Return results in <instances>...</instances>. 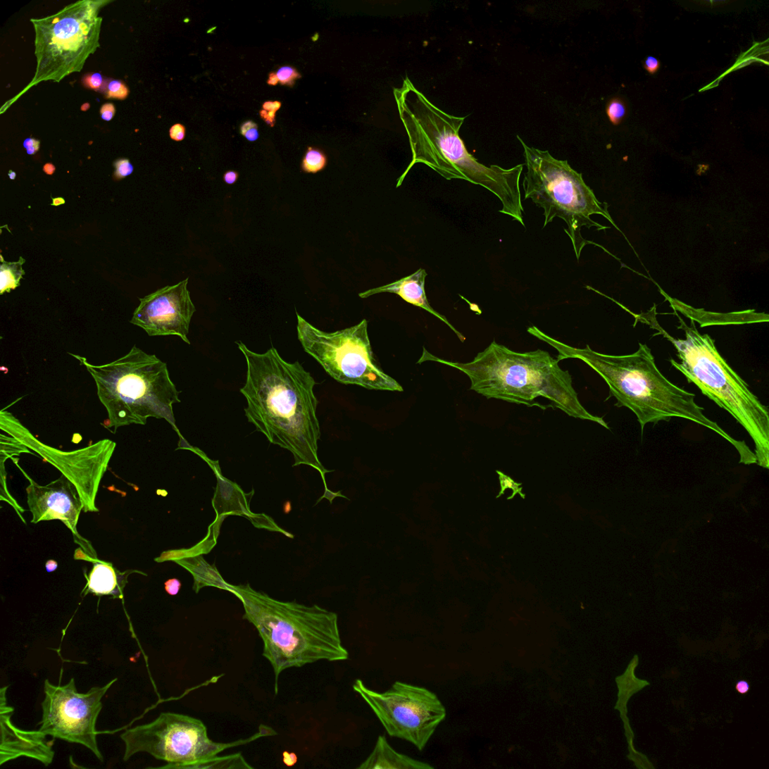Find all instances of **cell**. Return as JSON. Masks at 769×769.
Here are the masks:
<instances>
[{
	"label": "cell",
	"mask_w": 769,
	"mask_h": 769,
	"mask_svg": "<svg viewBox=\"0 0 769 769\" xmlns=\"http://www.w3.org/2000/svg\"><path fill=\"white\" fill-rule=\"evenodd\" d=\"M279 82L277 74L271 73L269 76V80L268 84L270 85H276Z\"/></svg>",
	"instance_id": "f6af8a7d"
},
{
	"label": "cell",
	"mask_w": 769,
	"mask_h": 769,
	"mask_svg": "<svg viewBox=\"0 0 769 769\" xmlns=\"http://www.w3.org/2000/svg\"><path fill=\"white\" fill-rule=\"evenodd\" d=\"M185 127L182 124H175L170 130V137L172 139L180 142L184 140L185 138Z\"/></svg>",
	"instance_id": "d590c367"
},
{
	"label": "cell",
	"mask_w": 769,
	"mask_h": 769,
	"mask_svg": "<svg viewBox=\"0 0 769 769\" xmlns=\"http://www.w3.org/2000/svg\"><path fill=\"white\" fill-rule=\"evenodd\" d=\"M327 164V158L325 154L320 149L310 146L303 158L301 169L305 173L316 174L324 170Z\"/></svg>",
	"instance_id": "d4e9b609"
},
{
	"label": "cell",
	"mask_w": 769,
	"mask_h": 769,
	"mask_svg": "<svg viewBox=\"0 0 769 769\" xmlns=\"http://www.w3.org/2000/svg\"><path fill=\"white\" fill-rule=\"evenodd\" d=\"M44 172L47 175H53L55 172V166L51 163H47L44 166Z\"/></svg>",
	"instance_id": "ee69618b"
},
{
	"label": "cell",
	"mask_w": 769,
	"mask_h": 769,
	"mask_svg": "<svg viewBox=\"0 0 769 769\" xmlns=\"http://www.w3.org/2000/svg\"><path fill=\"white\" fill-rule=\"evenodd\" d=\"M299 340L304 350L338 382L370 390L404 392L400 383L384 372L373 352L368 322L327 332L297 313Z\"/></svg>",
	"instance_id": "30bf717a"
},
{
	"label": "cell",
	"mask_w": 769,
	"mask_h": 769,
	"mask_svg": "<svg viewBox=\"0 0 769 769\" xmlns=\"http://www.w3.org/2000/svg\"><path fill=\"white\" fill-rule=\"evenodd\" d=\"M527 332L558 352V361L580 359L594 369L607 383L609 397L617 400L618 407L625 406L635 413L642 434L648 423L683 418L712 430L725 438L740 455V463L753 465L757 460L744 441L733 439L716 423L709 420L704 409L695 402L696 395L675 386L665 378L655 364L651 349L639 344L637 352L626 356H611L594 351L589 346L575 348L556 340L535 326Z\"/></svg>",
	"instance_id": "3957f363"
},
{
	"label": "cell",
	"mask_w": 769,
	"mask_h": 769,
	"mask_svg": "<svg viewBox=\"0 0 769 769\" xmlns=\"http://www.w3.org/2000/svg\"><path fill=\"white\" fill-rule=\"evenodd\" d=\"M393 94L412 153L411 163L397 187L415 164H424L446 180H463L488 189L501 201L500 213L517 222L523 220L520 177L524 165L504 168L479 163L459 137L466 117L451 115L437 108L408 77Z\"/></svg>",
	"instance_id": "7a4b0ae2"
},
{
	"label": "cell",
	"mask_w": 769,
	"mask_h": 769,
	"mask_svg": "<svg viewBox=\"0 0 769 769\" xmlns=\"http://www.w3.org/2000/svg\"><path fill=\"white\" fill-rule=\"evenodd\" d=\"M221 743L211 740L205 723L188 715L163 712L154 721L127 730L120 734L125 744L123 761L138 753H148L166 763L162 768H192L221 752L263 737Z\"/></svg>",
	"instance_id": "8fae6325"
},
{
	"label": "cell",
	"mask_w": 769,
	"mask_h": 769,
	"mask_svg": "<svg viewBox=\"0 0 769 769\" xmlns=\"http://www.w3.org/2000/svg\"><path fill=\"white\" fill-rule=\"evenodd\" d=\"M8 687L1 689V723L2 743L1 761L0 764L27 756L37 760L45 765H49L54 759V752L51 742H46L44 734L38 731H26L16 727L11 721L13 714V708L7 704L6 692Z\"/></svg>",
	"instance_id": "e0dca14e"
},
{
	"label": "cell",
	"mask_w": 769,
	"mask_h": 769,
	"mask_svg": "<svg viewBox=\"0 0 769 769\" xmlns=\"http://www.w3.org/2000/svg\"><path fill=\"white\" fill-rule=\"evenodd\" d=\"M189 279L139 299L130 323L151 337L175 335L187 344L189 325L196 311L188 289Z\"/></svg>",
	"instance_id": "9a60e30c"
},
{
	"label": "cell",
	"mask_w": 769,
	"mask_h": 769,
	"mask_svg": "<svg viewBox=\"0 0 769 769\" xmlns=\"http://www.w3.org/2000/svg\"><path fill=\"white\" fill-rule=\"evenodd\" d=\"M132 572L120 573L111 563L98 561L89 575L86 592L97 596L111 595L122 599L128 576Z\"/></svg>",
	"instance_id": "44dd1931"
},
{
	"label": "cell",
	"mask_w": 769,
	"mask_h": 769,
	"mask_svg": "<svg viewBox=\"0 0 769 769\" xmlns=\"http://www.w3.org/2000/svg\"><path fill=\"white\" fill-rule=\"evenodd\" d=\"M281 107L280 101H266L263 105L264 110L276 112Z\"/></svg>",
	"instance_id": "b9f144b4"
},
{
	"label": "cell",
	"mask_w": 769,
	"mask_h": 769,
	"mask_svg": "<svg viewBox=\"0 0 769 769\" xmlns=\"http://www.w3.org/2000/svg\"><path fill=\"white\" fill-rule=\"evenodd\" d=\"M736 689L740 694H746L749 692L751 686L747 681L740 680L737 682Z\"/></svg>",
	"instance_id": "60d3db41"
},
{
	"label": "cell",
	"mask_w": 769,
	"mask_h": 769,
	"mask_svg": "<svg viewBox=\"0 0 769 769\" xmlns=\"http://www.w3.org/2000/svg\"><path fill=\"white\" fill-rule=\"evenodd\" d=\"M114 165L115 167V176L118 179L126 177L133 173V165L127 159H119L115 162Z\"/></svg>",
	"instance_id": "4dcf8cb0"
},
{
	"label": "cell",
	"mask_w": 769,
	"mask_h": 769,
	"mask_svg": "<svg viewBox=\"0 0 769 769\" xmlns=\"http://www.w3.org/2000/svg\"><path fill=\"white\" fill-rule=\"evenodd\" d=\"M25 259L20 257L15 263L3 262L0 266V292L1 294L10 292L20 286V281L25 275L22 266Z\"/></svg>",
	"instance_id": "603a6c76"
},
{
	"label": "cell",
	"mask_w": 769,
	"mask_h": 769,
	"mask_svg": "<svg viewBox=\"0 0 769 769\" xmlns=\"http://www.w3.org/2000/svg\"><path fill=\"white\" fill-rule=\"evenodd\" d=\"M8 176L11 180H15L16 177V173L13 171H9Z\"/></svg>",
	"instance_id": "bcb514c9"
},
{
	"label": "cell",
	"mask_w": 769,
	"mask_h": 769,
	"mask_svg": "<svg viewBox=\"0 0 769 769\" xmlns=\"http://www.w3.org/2000/svg\"><path fill=\"white\" fill-rule=\"evenodd\" d=\"M606 111L609 121L614 126H618L627 114L626 101L620 97L611 99L606 105Z\"/></svg>",
	"instance_id": "484cf974"
},
{
	"label": "cell",
	"mask_w": 769,
	"mask_h": 769,
	"mask_svg": "<svg viewBox=\"0 0 769 769\" xmlns=\"http://www.w3.org/2000/svg\"><path fill=\"white\" fill-rule=\"evenodd\" d=\"M227 592L239 599L244 619L256 627L263 642V657L275 673V694L285 670L321 661L349 659L336 613L318 605L277 601L249 584L229 583Z\"/></svg>",
	"instance_id": "277c9868"
},
{
	"label": "cell",
	"mask_w": 769,
	"mask_h": 769,
	"mask_svg": "<svg viewBox=\"0 0 769 769\" xmlns=\"http://www.w3.org/2000/svg\"><path fill=\"white\" fill-rule=\"evenodd\" d=\"M241 133L248 141L251 142L256 141L259 137L257 124L251 120L242 124Z\"/></svg>",
	"instance_id": "1f68e13d"
},
{
	"label": "cell",
	"mask_w": 769,
	"mask_h": 769,
	"mask_svg": "<svg viewBox=\"0 0 769 769\" xmlns=\"http://www.w3.org/2000/svg\"><path fill=\"white\" fill-rule=\"evenodd\" d=\"M275 113L276 112L274 111H267L265 110H263L260 111V115H261V117H263L265 120V122L269 124V125L273 127L275 125Z\"/></svg>",
	"instance_id": "ab89813d"
},
{
	"label": "cell",
	"mask_w": 769,
	"mask_h": 769,
	"mask_svg": "<svg viewBox=\"0 0 769 769\" xmlns=\"http://www.w3.org/2000/svg\"><path fill=\"white\" fill-rule=\"evenodd\" d=\"M239 173L235 171L225 173L223 175L224 182L229 185H232L237 182V179H239Z\"/></svg>",
	"instance_id": "f35d334b"
},
{
	"label": "cell",
	"mask_w": 769,
	"mask_h": 769,
	"mask_svg": "<svg viewBox=\"0 0 769 769\" xmlns=\"http://www.w3.org/2000/svg\"><path fill=\"white\" fill-rule=\"evenodd\" d=\"M24 146L29 155L37 154L40 148V142L37 139L29 138L24 142Z\"/></svg>",
	"instance_id": "8d00e7d4"
},
{
	"label": "cell",
	"mask_w": 769,
	"mask_h": 769,
	"mask_svg": "<svg viewBox=\"0 0 769 769\" xmlns=\"http://www.w3.org/2000/svg\"><path fill=\"white\" fill-rule=\"evenodd\" d=\"M496 473L499 475V480L501 483V491L497 497H500L502 494H504L506 490L510 489L513 491V494L511 496L508 497V500L513 499L516 494H519L520 496H521L523 499H525V495L523 492L521 483L515 482L513 479H511L510 477L506 476V474L501 471H496Z\"/></svg>",
	"instance_id": "83f0119b"
},
{
	"label": "cell",
	"mask_w": 769,
	"mask_h": 769,
	"mask_svg": "<svg viewBox=\"0 0 769 769\" xmlns=\"http://www.w3.org/2000/svg\"><path fill=\"white\" fill-rule=\"evenodd\" d=\"M107 99H125L130 93L129 88L123 82L115 79H106L103 89L101 90Z\"/></svg>",
	"instance_id": "4316f807"
},
{
	"label": "cell",
	"mask_w": 769,
	"mask_h": 769,
	"mask_svg": "<svg viewBox=\"0 0 769 769\" xmlns=\"http://www.w3.org/2000/svg\"><path fill=\"white\" fill-rule=\"evenodd\" d=\"M192 768H254L242 754L225 756H214L213 758L196 764Z\"/></svg>",
	"instance_id": "cb8c5ba5"
},
{
	"label": "cell",
	"mask_w": 769,
	"mask_h": 769,
	"mask_svg": "<svg viewBox=\"0 0 769 769\" xmlns=\"http://www.w3.org/2000/svg\"><path fill=\"white\" fill-rule=\"evenodd\" d=\"M643 66L644 70L650 75H654L661 69V62L658 59L654 58V56H649L648 58L644 60Z\"/></svg>",
	"instance_id": "d6a6232c"
},
{
	"label": "cell",
	"mask_w": 769,
	"mask_h": 769,
	"mask_svg": "<svg viewBox=\"0 0 769 769\" xmlns=\"http://www.w3.org/2000/svg\"><path fill=\"white\" fill-rule=\"evenodd\" d=\"M523 146L527 173L523 180L525 199H531L544 210V227L558 218L568 225L564 230L573 244L577 260L587 244L582 229H607L592 220V215H601L617 228L611 218L606 203L596 199L594 191L584 182L582 175L571 168L567 161L554 158L549 151L531 148L518 137Z\"/></svg>",
	"instance_id": "ba28073f"
},
{
	"label": "cell",
	"mask_w": 769,
	"mask_h": 769,
	"mask_svg": "<svg viewBox=\"0 0 769 769\" xmlns=\"http://www.w3.org/2000/svg\"><path fill=\"white\" fill-rule=\"evenodd\" d=\"M117 681L115 678L104 687H94L87 693L80 694L74 678L64 686H55L45 680L39 730L45 736L82 744L104 763L96 739V722L103 709L101 699Z\"/></svg>",
	"instance_id": "4fadbf2b"
},
{
	"label": "cell",
	"mask_w": 769,
	"mask_h": 769,
	"mask_svg": "<svg viewBox=\"0 0 769 769\" xmlns=\"http://www.w3.org/2000/svg\"><path fill=\"white\" fill-rule=\"evenodd\" d=\"M111 2L81 0L52 15L30 20L36 33L37 66L28 88L44 82H60L82 70L100 46L103 18L99 13Z\"/></svg>",
	"instance_id": "9c48e42d"
},
{
	"label": "cell",
	"mask_w": 769,
	"mask_h": 769,
	"mask_svg": "<svg viewBox=\"0 0 769 769\" xmlns=\"http://www.w3.org/2000/svg\"><path fill=\"white\" fill-rule=\"evenodd\" d=\"M1 432L14 437L23 446L37 452L44 461L58 468L77 488L84 511L99 512L95 504L99 483L107 471L116 443L108 439L75 451H62L45 445L5 409L0 413Z\"/></svg>",
	"instance_id": "5bb4252c"
},
{
	"label": "cell",
	"mask_w": 769,
	"mask_h": 769,
	"mask_svg": "<svg viewBox=\"0 0 769 769\" xmlns=\"http://www.w3.org/2000/svg\"><path fill=\"white\" fill-rule=\"evenodd\" d=\"M45 567H46V570H47L48 573H52V572L55 571L56 570V568H58V563H56V561H53V560H50V561H47L46 565H45Z\"/></svg>",
	"instance_id": "7bdbcfd3"
},
{
	"label": "cell",
	"mask_w": 769,
	"mask_h": 769,
	"mask_svg": "<svg viewBox=\"0 0 769 769\" xmlns=\"http://www.w3.org/2000/svg\"><path fill=\"white\" fill-rule=\"evenodd\" d=\"M678 329L685 340L675 339L657 323L652 327L675 347L681 363L670 358L672 366L680 370L689 383L696 386L720 408L727 411L749 433L755 444L757 463L769 466L768 410L718 353L715 341L700 334L694 321L688 326L681 318Z\"/></svg>",
	"instance_id": "52a82bcc"
},
{
	"label": "cell",
	"mask_w": 769,
	"mask_h": 769,
	"mask_svg": "<svg viewBox=\"0 0 769 769\" xmlns=\"http://www.w3.org/2000/svg\"><path fill=\"white\" fill-rule=\"evenodd\" d=\"M358 769H432L428 763L395 751L384 736H380L368 758Z\"/></svg>",
	"instance_id": "ffe728a7"
},
{
	"label": "cell",
	"mask_w": 769,
	"mask_h": 769,
	"mask_svg": "<svg viewBox=\"0 0 769 769\" xmlns=\"http://www.w3.org/2000/svg\"><path fill=\"white\" fill-rule=\"evenodd\" d=\"M94 378L99 401L108 420L103 425L114 427L144 425L149 418H163L175 431L173 405L180 403L177 391L167 365L155 355L134 346L125 356L112 363L94 365L86 358L73 355Z\"/></svg>",
	"instance_id": "8992f818"
},
{
	"label": "cell",
	"mask_w": 769,
	"mask_h": 769,
	"mask_svg": "<svg viewBox=\"0 0 769 769\" xmlns=\"http://www.w3.org/2000/svg\"><path fill=\"white\" fill-rule=\"evenodd\" d=\"M353 688L390 737L411 742L420 751L446 717L437 696L423 687L396 682L387 692H378L357 680Z\"/></svg>",
	"instance_id": "7c38bea8"
},
{
	"label": "cell",
	"mask_w": 769,
	"mask_h": 769,
	"mask_svg": "<svg viewBox=\"0 0 769 769\" xmlns=\"http://www.w3.org/2000/svg\"><path fill=\"white\" fill-rule=\"evenodd\" d=\"M277 76L279 82L282 85L289 86H293V85L295 84V82L301 77V75L295 68L291 66L280 68L277 73Z\"/></svg>",
	"instance_id": "f1b7e54d"
},
{
	"label": "cell",
	"mask_w": 769,
	"mask_h": 769,
	"mask_svg": "<svg viewBox=\"0 0 769 769\" xmlns=\"http://www.w3.org/2000/svg\"><path fill=\"white\" fill-rule=\"evenodd\" d=\"M206 461L216 475L218 480L212 500L217 516L208 530L218 537L222 523L229 515L246 517L251 519V521L256 527H263L267 516L263 518L264 515H254L251 511V501L254 491L245 493L239 484L223 476L218 461L214 462L208 458Z\"/></svg>",
	"instance_id": "ac0fdd59"
},
{
	"label": "cell",
	"mask_w": 769,
	"mask_h": 769,
	"mask_svg": "<svg viewBox=\"0 0 769 769\" xmlns=\"http://www.w3.org/2000/svg\"><path fill=\"white\" fill-rule=\"evenodd\" d=\"M236 344L246 361V382L240 392L247 401L244 412L249 423L271 444L290 451L293 467L307 465L320 473L325 492L316 504L325 499L332 504L336 497H344L341 491L327 488L325 474L334 470H327L319 459V402L311 373L299 361L287 363L275 347L259 354L241 342Z\"/></svg>",
	"instance_id": "6da1fadb"
},
{
	"label": "cell",
	"mask_w": 769,
	"mask_h": 769,
	"mask_svg": "<svg viewBox=\"0 0 769 769\" xmlns=\"http://www.w3.org/2000/svg\"><path fill=\"white\" fill-rule=\"evenodd\" d=\"M115 112L116 110L114 104H106L101 107V118L106 121H110L113 119V118H114Z\"/></svg>",
	"instance_id": "836d02e7"
},
{
	"label": "cell",
	"mask_w": 769,
	"mask_h": 769,
	"mask_svg": "<svg viewBox=\"0 0 769 769\" xmlns=\"http://www.w3.org/2000/svg\"><path fill=\"white\" fill-rule=\"evenodd\" d=\"M429 361L463 372L471 382L470 389L486 399L530 407L537 406L546 410V406L535 401L539 397L545 398L553 407L573 418L592 421L610 429L603 418L595 416L584 408L573 387L569 372L562 370L558 361L544 350L517 353L493 342L470 363H459L439 358L424 348L417 363Z\"/></svg>",
	"instance_id": "5b68a950"
},
{
	"label": "cell",
	"mask_w": 769,
	"mask_h": 769,
	"mask_svg": "<svg viewBox=\"0 0 769 769\" xmlns=\"http://www.w3.org/2000/svg\"><path fill=\"white\" fill-rule=\"evenodd\" d=\"M182 585V582L177 579L168 580L165 582V589L169 595L175 596L179 593Z\"/></svg>",
	"instance_id": "e575fe53"
},
{
	"label": "cell",
	"mask_w": 769,
	"mask_h": 769,
	"mask_svg": "<svg viewBox=\"0 0 769 769\" xmlns=\"http://www.w3.org/2000/svg\"><path fill=\"white\" fill-rule=\"evenodd\" d=\"M173 561L194 576V590L196 594L205 587L227 591L229 583L223 579L217 568L210 565L201 555L180 558Z\"/></svg>",
	"instance_id": "7402d4cb"
},
{
	"label": "cell",
	"mask_w": 769,
	"mask_h": 769,
	"mask_svg": "<svg viewBox=\"0 0 769 769\" xmlns=\"http://www.w3.org/2000/svg\"><path fill=\"white\" fill-rule=\"evenodd\" d=\"M427 276V274L426 270L423 268H420L410 276L392 282V284L361 292L358 296L361 299H367L380 293L389 292L396 294V295L399 296L405 301L415 305L416 307L423 308L436 316L439 320L445 323V324L457 335L462 342H465V338L451 325L445 316L436 311L431 306V304H430L425 290V279Z\"/></svg>",
	"instance_id": "d6986e66"
},
{
	"label": "cell",
	"mask_w": 769,
	"mask_h": 769,
	"mask_svg": "<svg viewBox=\"0 0 769 769\" xmlns=\"http://www.w3.org/2000/svg\"><path fill=\"white\" fill-rule=\"evenodd\" d=\"M82 82L85 87L94 89L95 92H101L104 87L106 79L99 73H89L83 77Z\"/></svg>",
	"instance_id": "f546056e"
},
{
	"label": "cell",
	"mask_w": 769,
	"mask_h": 769,
	"mask_svg": "<svg viewBox=\"0 0 769 769\" xmlns=\"http://www.w3.org/2000/svg\"><path fill=\"white\" fill-rule=\"evenodd\" d=\"M297 761L298 756L296 754L289 753L288 751L282 753V762H284L286 765L289 767L295 765Z\"/></svg>",
	"instance_id": "74e56055"
},
{
	"label": "cell",
	"mask_w": 769,
	"mask_h": 769,
	"mask_svg": "<svg viewBox=\"0 0 769 769\" xmlns=\"http://www.w3.org/2000/svg\"><path fill=\"white\" fill-rule=\"evenodd\" d=\"M30 482L27 488V504L32 514L31 523L60 520L73 533L79 536L77 525L84 504L75 485L63 475L46 485L34 482L20 469Z\"/></svg>",
	"instance_id": "2e32d148"
}]
</instances>
